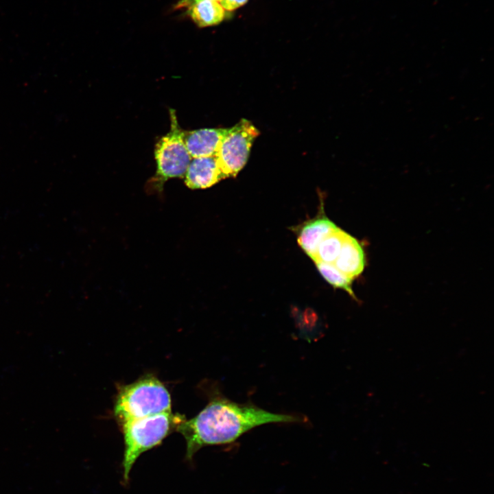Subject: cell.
Segmentation results:
<instances>
[{
    "label": "cell",
    "instance_id": "1",
    "mask_svg": "<svg viewBox=\"0 0 494 494\" xmlns=\"http://www.w3.org/2000/svg\"><path fill=\"white\" fill-rule=\"evenodd\" d=\"M298 421L296 416L272 413L252 404L217 397L193 419H183L176 428L186 440V456L191 459L202 447L231 443L257 426Z\"/></svg>",
    "mask_w": 494,
    "mask_h": 494
},
{
    "label": "cell",
    "instance_id": "2",
    "mask_svg": "<svg viewBox=\"0 0 494 494\" xmlns=\"http://www.w3.org/2000/svg\"><path fill=\"white\" fill-rule=\"evenodd\" d=\"M114 412L120 425L132 420L171 412L170 395L157 379L143 378L119 390Z\"/></svg>",
    "mask_w": 494,
    "mask_h": 494
},
{
    "label": "cell",
    "instance_id": "3",
    "mask_svg": "<svg viewBox=\"0 0 494 494\" xmlns=\"http://www.w3.org/2000/svg\"><path fill=\"white\" fill-rule=\"evenodd\" d=\"M183 419L171 412H165L121 425L124 438L123 479L126 483L140 455L160 444Z\"/></svg>",
    "mask_w": 494,
    "mask_h": 494
},
{
    "label": "cell",
    "instance_id": "4",
    "mask_svg": "<svg viewBox=\"0 0 494 494\" xmlns=\"http://www.w3.org/2000/svg\"><path fill=\"white\" fill-rule=\"evenodd\" d=\"M169 115L170 130L155 145L156 170L148 182V192L162 193L167 180L184 177L191 160L184 142V130L178 124L175 110L170 109Z\"/></svg>",
    "mask_w": 494,
    "mask_h": 494
},
{
    "label": "cell",
    "instance_id": "5",
    "mask_svg": "<svg viewBox=\"0 0 494 494\" xmlns=\"http://www.w3.org/2000/svg\"><path fill=\"white\" fill-rule=\"evenodd\" d=\"M259 131L248 120L242 119L226 128L215 154L224 178L235 177L248 161L250 149Z\"/></svg>",
    "mask_w": 494,
    "mask_h": 494
},
{
    "label": "cell",
    "instance_id": "6",
    "mask_svg": "<svg viewBox=\"0 0 494 494\" xmlns=\"http://www.w3.org/2000/svg\"><path fill=\"white\" fill-rule=\"evenodd\" d=\"M184 177L191 189L209 188L224 179L215 155L191 158Z\"/></svg>",
    "mask_w": 494,
    "mask_h": 494
},
{
    "label": "cell",
    "instance_id": "7",
    "mask_svg": "<svg viewBox=\"0 0 494 494\" xmlns=\"http://www.w3.org/2000/svg\"><path fill=\"white\" fill-rule=\"evenodd\" d=\"M338 227L325 215L305 222L298 231L297 242L302 250L314 259L320 243Z\"/></svg>",
    "mask_w": 494,
    "mask_h": 494
},
{
    "label": "cell",
    "instance_id": "8",
    "mask_svg": "<svg viewBox=\"0 0 494 494\" xmlns=\"http://www.w3.org/2000/svg\"><path fill=\"white\" fill-rule=\"evenodd\" d=\"M226 128L184 131V142L191 158L214 156Z\"/></svg>",
    "mask_w": 494,
    "mask_h": 494
},
{
    "label": "cell",
    "instance_id": "9",
    "mask_svg": "<svg viewBox=\"0 0 494 494\" xmlns=\"http://www.w3.org/2000/svg\"><path fill=\"white\" fill-rule=\"evenodd\" d=\"M333 265L352 280L360 276L366 265L365 255L361 244L346 233Z\"/></svg>",
    "mask_w": 494,
    "mask_h": 494
},
{
    "label": "cell",
    "instance_id": "10",
    "mask_svg": "<svg viewBox=\"0 0 494 494\" xmlns=\"http://www.w3.org/2000/svg\"><path fill=\"white\" fill-rule=\"evenodd\" d=\"M187 8V15L199 27L216 25L226 17V10L215 0H202Z\"/></svg>",
    "mask_w": 494,
    "mask_h": 494
},
{
    "label": "cell",
    "instance_id": "11",
    "mask_svg": "<svg viewBox=\"0 0 494 494\" xmlns=\"http://www.w3.org/2000/svg\"><path fill=\"white\" fill-rule=\"evenodd\" d=\"M347 233L340 228L327 235L318 245L314 259L315 262L321 261L333 263L341 250Z\"/></svg>",
    "mask_w": 494,
    "mask_h": 494
},
{
    "label": "cell",
    "instance_id": "12",
    "mask_svg": "<svg viewBox=\"0 0 494 494\" xmlns=\"http://www.w3.org/2000/svg\"><path fill=\"white\" fill-rule=\"evenodd\" d=\"M322 277L332 286L346 291L353 299L358 301L352 289V279L340 272L333 263L315 262Z\"/></svg>",
    "mask_w": 494,
    "mask_h": 494
},
{
    "label": "cell",
    "instance_id": "13",
    "mask_svg": "<svg viewBox=\"0 0 494 494\" xmlns=\"http://www.w3.org/2000/svg\"><path fill=\"white\" fill-rule=\"evenodd\" d=\"M248 0H217L226 11H233L244 5Z\"/></svg>",
    "mask_w": 494,
    "mask_h": 494
},
{
    "label": "cell",
    "instance_id": "14",
    "mask_svg": "<svg viewBox=\"0 0 494 494\" xmlns=\"http://www.w3.org/2000/svg\"><path fill=\"white\" fill-rule=\"evenodd\" d=\"M202 0H180L178 1V3L176 5V8H185V7H189V5L200 1ZM217 1V0H215Z\"/></svg>",
    "mask_w": 494,
    "mask_h": 494
}]
</instances>
